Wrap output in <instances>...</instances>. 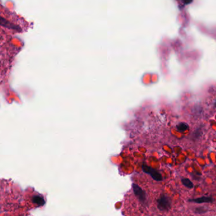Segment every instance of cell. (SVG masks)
Wrapping results in <instances>:
<instances>
[{
  "mask_svg": "<svg viewBox=\"0 0 216 216\" xmlns=\"http://www.w3.org/2000/svg\"><path fill=\"white\" fill-rule=\"evenodd\" d=\"M127 195L134 196L139 203L145 204L146 202V191L142 188L137 183H133L132 184V191L131 193H127Z\"/></svg>",
  "mask_w": 216,
  "mask_h": 216,
  "instance_id": "1",
  "label": "cell"
},
{
  "mask_svg": "<svg viewBox=\"0 0 216 216\" xmlns=\"http://www.w3.org/2000/svg\"><path fill=\"white\" fill-rule=\"evenodd\" d=\"M157 208L160 211H168L171 207V200L168 196L162 195L157 200Z\"/></svg>",
  "mask_w": 216,
  "mask_h": 216,
  "instance_id": "2",
  "label": "cell"
},
{
  "mask_svg": "<svg viewBox=\"0 0 216 216\" xmlns=\"http://www.w3.org/2000/svg\"><path fill=\"white\" fill-rule=\"evenodd\" d=\"M142 169H143V172H145L146 174H150L153 180L157 181H161L163 180L162 176L157 170L154 169L146 165H143V167H142Z\"/></svg>",
  "mask_w": 216,
  "mask_h": 216,
  "instance_id": "3",
  "label": "cell"
},
{
  "mask_svg": "<svg viewBox=\"0 0 216 216\" xmlns=\"http://www.w3.org/2000/svg\"><path fill=\"white\" fill-rule=\"evenodd\" d=\"M189 202H193L196 203H211L214 202V199L211 196H202L200 198H196L193 199H189L188 200Z\"/></svg>",
  "mask_w": 216,
  "mask_h": 216,
  "instance_id": "4",
  "label": "cell"
},
{
  "mask_svg": "<svg viewBox=\"0 0 216 216\" xmlns=\"http://www.w3.org/2000/svg\"><path fill=\"white\" fill-rule=\"evenodd\" d=\"M176 129L178 131L180 132H184L187 131L189 129V126L188 124L185 122H181L176 126Z\"/></svg>",
  "mask_w": 216,
  "mask_h": 216,
  "instance_id": "5",
  "label": "cell"
},
{
  "mask_svg": "<svg viewBox=\"0 0 216 216\" xmlns=\"http://www.w3.org/2000/svg\"><path fill=\"white\" fill-rule=\"evenodd\" d=\"M181 182L184 186H186L189 189H192L194 187L193 183L188 178H183L181 180Z\"/></svg>",
  "mask_w": 216,
  "mask_h": 216,
  "instance_id": "6",
  "label": "cell"
},
{
  "mask_svg": "<svg viewBox=\"0 0 216 216\" xmlns=\"http://www.w3.org/2000/svg\"><path fill=\"white\" fill-rule=\"evenodd\" d=\"M207 212V209L206 208H205L204 207H197L195 211V212L197 214H203Z\"/></svg>",
  "mask_w": 216,
  "mask_h": 216,
  "instance_id": "7",
  "label": "cell"
},
{
  "mask_svg": "<svg viewBox=\"0 0 216 216\" xmlns=\"http://www.w3.org/2000/svg\"><path fill=\"white\" fill-rule=\"evenodd\" d=\"M182 1L183 2V3L184 4L188 5V4H189V3H191V2H192L193 0H182Z\"/></svg>",
  "mask_w": 216,
  "mask_h": 216,
  "instance_id": "8",
  "label": "cell"
},
{
  "mask_svg": "<svg viewBox=\"0 0 216 216\" xmlns=\"http://www.w3.org/2000/svg\"><path fill=\"white\" fill-rule=\"evenodd\" d=\"M214 107L216 108V100H215V102H214Z\"/></svg>",
  "mask_w": 216,
  "mask_h": 216,
  "instance_id": "9",
  "label": "cell"
}]
</instances>
